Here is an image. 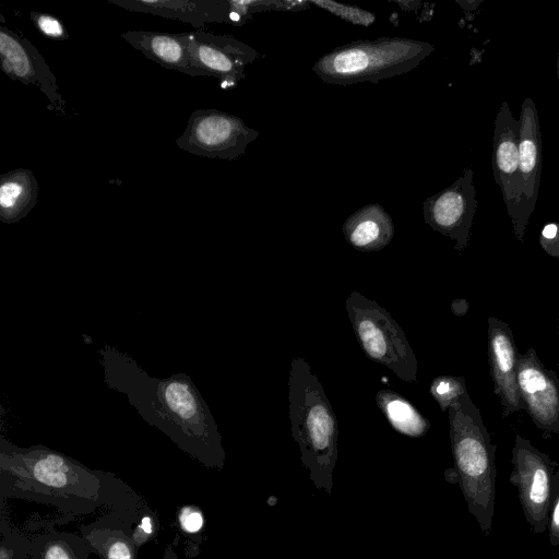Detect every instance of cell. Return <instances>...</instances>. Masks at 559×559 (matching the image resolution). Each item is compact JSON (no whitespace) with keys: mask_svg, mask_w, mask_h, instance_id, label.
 Listing matches in <instances>:
<instances>
[{"mask_svg":"<svg viewBox=\"0 0 559 559\" xmlns=\"http://www.w3.org/2000/svg\"><path fill=\"white\" fill-rule=\"evenodd\" d=\"M310 2L355 25L369 26L376 20L374 14L357 7L344 5L333 1Z\"/></svg>","mask_w":559,"mask_h":559,"instance_id":"obj_25","label":"cell"},{"mask_svg":"<svg viewBox=\"0 0 559 559\" xmlns=\"http://www.w3.org/2000/svg\"><path fill=\"white\" fill-rule=\"evenodd\" d=\"M288 402L301 464L314 487L331 495L337 461V420L321 382L302 357L296 356L290 362Z\"/></svg>","mask_w":559,"mask_h":559,"instance_id":"obj_2","label":"cell"},{"mask_svg":"<svg viewBox=\"0 0 559 559\" xmlns=\"http://www.w3.org/2000/svg\"><path fill=\"white\" fill-rule=\"evenodd\" d=\"M191 76H214L231 87L245 76L246 67L259 53L249 45L224 34L187 32Z\"/></svg>","mask_w":559,"mask_h":559,"instance_id":"obj_9","label":"cell"},{"mask_svg":"<svg viewBox=\"0 0 559 559\" xmlns=\"http://www.w3.org/2000/svg\"><path fill=\"white\" fill-rule=\"evenodd\" d=\"M0 498L49 504L72 516L102 511L134 523L148 507L111 473L92 471L46 448L2 449Z\"/></svg>","mask_w":559,"mask_h":559,"instance_id":"obj_1","label":"cell"},{"mask_svg":"<svg viewBox=\"0 0 559 559\" xmlns=\"http://www.w3.org/2000/svg\"><path fill=\"white\" fill-rule=\"evenodd\" d=\"M162 396L167 407L181 421L188 424L197 436L204 435L199 402L187 383L179 380L165 383L162 389Z\"/></svg>","mask_w":559,"mask_h":559,"instance_id":"obj_22","label":"cell"},{"mask_svg":"<svg viewBox=\"0 0 559 559\" xmlns=\"http://www.w3.org/2000/svg\"><path fill=\"white\" fill-rule=\"evenodd\" d=\"M343 234L350 246L364 252L385 248L394 236L389 213L378 203L365 205L343 224Z\"/></svg>","mask_w":559,"mask_h":559,"instance_id":"obj_18","label":"cell"},{"mask_svg":"<svg viewBox=\"0 0 559 559\" xmlns=\"http://www.w3.org/2000/svg\"><path fill=\"white\" fill-rule=\"evenodd\" d=\"M450 441L455 471L469 513L485 535H489L496 498V445L469 394L449 409Z\"/></svg>","mask_w":559,"mask_h":559,"instance_id":"obj_3","label":"cell"},{"mask_svg":"<svg viewBox=\"0 0 559 559\" xmlns=\"http://www.w3.org/2000/svg\"><path fill=\"white\" fill-rule=\"evenodd\" d=\"M259 136L239 117L217 109L194 110L176 145L190 154L233 160Z\"/></svg>","mask_w":559,"mask_h":559,"instance_id":"obj_6","label":"cell"},{"mask_svg":"<svg viewBox=\"0 0 559 559\" xmlns=\"http://www.w3.org/2000/svg\"><path fill=\"white\" fill-rule=\"evenodd\" d=\"M539 243L547 254L559 258V223H550L543 228Z\"/></svg>","mask_w":559,"mask_h":559,"instance_id":"obj_29","label":"cell"},{"mask_svg":"<svg viewBox=\"0 0 559 559\" xmlns=\"http://www.w3.org/2000/svg\"><path fill=\"white\" fill-rule=\"evenodd\" d=\"M476 207L474 173L468 167L448 188L427 198L423 213L426 224L452 239L454 248L462 252L468 245Z\"/></svg>","mask_w":559,"mask_h":559,"instance_id":"obj_10","label":"cell"},{"mask_svg":"<svg viewBox=\"0 0 559 559\" xmlns=\"http://www.w3.org/2000/svg\"><path fill=\"white\" fill-rule=\"evenodd\" d=\"M376 403L390 425L402 435L419 438L430 428L429 420L408 400L390 389L378 391Z\"/></svg>","mask_w":559,"mask_h":559,"instance_id":"obj_20","label":"cell"},{"mask_svg":"<svg viewBox=\"0 0 559 559\" xmlns=\"http://www.w3.org/2000/svg\"><path fill=\"white\" fill-rule=\"evenodd\" d=\"M0 66L2 72L26 85L37 86L49 99L51 108L63 110L66 102L58 93L56 76L37 48L5 26L0 27Z\"/></svg>","mask_w":559,"mask_h":559,"instance_id":"obj_12","label":"cell"},{"mask_svg":"<svg viewBox=\"0 0 559 559\" xmlns=\"http://www.w3.org/2000/svg\"><path fill=\"white\" fill-rule=\"evenodd\" d=\"M433 50L430 43L402 37L355 40L323 55L312 71L330 84L377 83L414 70Z\"/></svg>","mask_w":559,"mask_h":559,"instance_id":"obj_4","label":"cell"},{"mask_svg":"<svg viewBox=\"0 0 559 559\" xmlns=\"http://www.w3.org/2000/svg\"><path fill=\"white\" fill-rule=\"evenodd\" d=\"M178 523L183 533H199L204 523L203 513L197 506H185L178 512Z\"/></svg>","mask_w":559,"mask_h":559,"instance_id":"obj_28","label":"cell"},{"mask_svg":"<svg viewBox=\"0 0 559 559\" xmlns=\"http://www.w3.org/2000/svg\"><path fill=\"white\" fill-rule=\"evenodd\" d=\"M120 36L146 58L166 69L177 70L189 75L190 55L187 32L127 31Z\"/></svg>","mask_w":559,"mask_h":559,"instance_id":"obj_17","label":"cell"},{"mask_svg":"<svg viewBox=\"0 0 559 559\" xmlns=\"http://www.w3.org/2000/svg\"><path fill=\"white\" fill-rule=\"evenodd\" d=\"M519 169L514 212L511 216L515 238L524 241L525 230L535 210L542 180V134L534 100L526 97L520 111Z\"/></svg>","mask_w":559,"mask_h":559,"instance_id":"obj_8","label":"cell"},{"mask_svg":"<svg viewBox=\"0 0 559 559\" xmlns=\"http://www.w3.org/2000/svg\"><path fill=\"white\" fill-rule=\"evenodd\" d=\"M430 394L437 401L442 412L467 394L465 379L454 376H439L430 383Z\"/></svg>","mask_w":559,"mask_h":559,"instance_id":"obj_23","label":"cell"},{"mask_svg":"<svg viewBox=\"0 0 559 559\" xmlns=\"http://www.w3.org/2000/svg\"><path fill=\"white\" fill-rule=\"evenodd\" d=\"M155 522L152 514H145L140 519L139 524L133 528L132 538L138 549L146 543L155 533Z\"/></svg>","mask_w":559,"mask_h":559,"instance_id":"obj_30","label":"cell"},{"mask_svg":"<svg viewBox=\"0 0 559 559\" xmlns=\"http://www.w3.org/2000/svg\"><path fill=\"white\" fill-rule=\"evenodd\" d=\"M520 121L508 102H502L495 118L491 165L509 217L513 215L519 169Z\"/></svg>","mask_w":559,"mask_h":559,"instance_id":"obj_14","label":"cell"},{"mask_svg":"<svg viewBox=\"0 0 559 559\" xmlns=\"http://www.w3.org/2000/svg\"><path fill=\"white\" fill-rule=\"evenodd\" d=\"M132 524L122 518L108 514L98 516L87 525H80V531L91 552L96 554L99 559H138Z\"/></svg>","mask_w":559,"mask_h":559,"instance_id":"obj_16","label":"cell"},{"mask_svg":"<svg viewBox=\"0 0 559 559\" xmlns=\"http://www.w3.org/2000/svg\"><path fill=\"white\" fill-rule=\"evenodd\" d=\"M31 20L39 33L53 40H66L69 34L62 22L48 13L31 12Z\"/></svg>","mask_w":559,"mask_h":559,"instance_id":"obj_26","label":"cell"},{"mask_svg":"<svg viewBox=\"0 0 559 559\" xmlns=\"http://www.w3.org/2000/svg\"><path fill=\"white\" fill-rule=\"evenodd\" d=\"M345 309L366 356L389 368L401 380L416 383L418 362L400 324L374 300L353 290Z\"/></svg>","mask_w":559,"mask_h":559,"instance_id":"obj_5","label":"cell"},{"mask_svg":"<svg viewBox=\"0 0 559 559\" xmlns=\"http://www.w3.org/2000/svg\"><path fill=\"white\" fill-rule=\"evenodd\" d=\"M122 9L153 14L203 27L207 23L236 21L229 1L218 0H109Z\"/></svg>","mask_w":559,"mask_h":559,"instance_id":"obj_15","label":"cell"},{"mask_svg":"<svg viewBox=\"0 0 559 559\" xmlns=\"http://www.w3.org/2000/svg\"><path fill=\"white\" fill-rule=\"evenodd\" d=\"M520 353L513 333L506 322L488 318V361L493 393L500 399L502 417L524 408L518 386Z\"/></svg>","mask_w":559,"mask_h":559,"instance_id":"obj_13","label":"cell"},{"mask_svg":"<svg viewBox=\"0 0 559 559\" xmlns=\"http://www.w3.org/2000/svg\"><path fill=\"white\" fill-rule=\"evenodd\" d=\"M557 75H558V84H559V48H558V57H557Z\"/></svg>","mask_w":559,"mask_h":559,"instance_id":"obj_31","label":"cell"},{"mask_svg":"<svg viewBox=\"0 0 559 559\" xmlns=\"http://www.w3.org/2000/svg\"><path fill=\"white\" fill-rule=\"evenodd\" d=\"M0 559H26L32 549V539L12 530L1 519L0 525Z\"/></svg>","mask_w":559,"mask_h":559,"instance_id":"obj_24","label":"cell"},{"mask_svg":"<svg viewBox=\"0 0 559 559\" xmlns=\"http://www.w3.org/2000/svg\"><path fill=\"white\" fill-rule=\"evenodd\" d=\"M547 530L550 545L559 547V465L552 477Z\"/></svg>","mask_w":559,"mask_h":559,"instance_id":"obj_27","label":"cell"},{"mask_svg":"<svg viewBox=\"0 0 559 559\" xmlns=\"http://www.w3.org/2000/svg\"><path fill=\"white\" fill-rule=\"evenodd\" d=\"M518 386L524 409L545 433H559V378L531 347L519 357Z\"/></svg>","mask_w":559,"mask_h":559,"instance_id":"obj_11","label":"cell"},{"mask_svg":"<svg viewBox=\"0 0 559 559\" xmlns=\"http://www.w3.org/2000/svg\"><path fill=\"white\" fill-rule=\"evenodd\" d=\"M38 182L34 173L17 168L0 178V219L16 223L24 218L37 204Z\"/></svg>","mask_w":559,"mask_h":559,"instance_id":"obj_19","label":"cell"},{"mask_svg":"<svg viewBox=\"0 0 559 559\" xmlns=\"http://www.w3.org/2000/svg\"><path fill=\"white\" fill-rule=\"evenodd\" d=\"M511 463L510 483L516 488L525 521L533 533H545L556 464L519 433H515Z\"/></svg>","mask_w":559,"mask_h":559,"instance_id":"obj_7","label":"cell"},{"mask_svg":"<svg viewBox=\"0 0 559 559\" xmlns=\"http://www.w3.org/2000/svg\"><path fill=\"white\" fill-rule=\"evenodd\" d=\"M90 548L81 534L51 531L32 538V559H90Z\"/></svg>","mask_w":559,"mask_h":559,"instance_id":"obj_21","label":"cell"}]
</instances>
